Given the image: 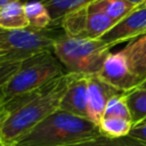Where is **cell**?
Wrapping results in <instances>:
<instances>
[{"instance_id": "1", "label": "cell", "mask_w": 146, "mask_h": 146, "mask_svg": "<svg viewBox=\"0 0 146 146\" xmlns=\"http://www.w3.org/2000/svg\"><path fill=\"white\" fill-rule=\"evenodd\" d=\"M68 73H65L42 87L30 100L14 111L0 132V140L11 145L42 120L59 108L60 100L67 89Z\"/></svg>"}, {"instance_id": "2", "label": "cell", "mask_w": 146, "mask_h": 146, "mask_svg": "<svg viewBox=\"0 0 146 146\" xmlns=\"http://www.w3.org/2000/svg\"><path fill=\"white\" fill-rule=\"evenodd\" d=\"M102 135L89 119L57 110L16 140L14 146H67Z\"/></svg>"}, {"instance_id": "3", "label": "cell", "mask_w": 146, "mask_h": 146, "mask_svg": "<svg viewBox=\"0 0 146 146\" xmlns=\"http://www.w3.org/2000/svg\"><path fill=\"white\" fill-rule=\"evenodd\" d=\"M106 43L98 40L73 38L64 34L52 48L66 73L95 75L98 74L105 59L111 54Z\"/></svg>"}, {"instance_id": "4", "label": "cell", "mask_w": 146, "mask_h": 146, "mask_svg": "<svg viewBox=\"0 0 146 146\" xmlns=\"http://www.w3.org/2000/svg\"><path fill=\"white\" fill-rule=\"evenodd\" d=\"M64 67L52 51L33 55L22 62L17 73L1 88L7 99L33 92L65 74Z\"/></svg>"}, {"instance_id": "5", "label": "cell", "mask_w": 146, "mask_h": 146, "mask_svg": "<svg viewBox=\"0 0 146 146\" xmlns=\"http://www.w3.org/2000/svg\"><path fill=\"white\" fill-rule=\"evenodd\" d=\"M64 34L60 25H50L46 29L27 26L19 30L0 27V36L8 49V54L3 57L11 60H24L39 52L52 51L55 42Z\"/></svg>"}, {"instance_id": "6", "label": "cell", "mask_w": 146, "mask_h": 146, "mask_svg": "<svg viewBox=\"0 0 146 146\" xmlns=\"http://www.w3.org/2000/svg\"><path fill=\"white\" fill-rule=\"evenodd\" d=\"M146 34V8L137 7L119 21L99 40L108 47Z\"/></svg>"}, {"instance_id": "7", "label": "cell", "mask_w": 146, "mask_h": 146, "mask_svg": "<svg viewBox=\"0 0 146 146\" xmlns=\"http://www.w3.org/2000/svg\"><path fill=\"white\" fill-rule=\"evenodd\" d=\"M97 75L123 92H129L139 86V81L130 72L127 60L121 51L114 54L111 52Z\"/></svg>"}, {"instance_id": "8", "label": "cell", "mask_w": 146, "mask_h": 146, "mask_svg": "<svg viewBox=\"0 0 146 146\" xmlns=\"http://www.w3.org/2000/svg\"><path fill=\"white\" fill-rule=\"evenodd\" d=\"M121 94L124 92L105 82L99 75H88V119L98 125L107 103Z\"/></svg>"}, {"instance_id": "9", "label": "cell", "mask_w": 146, "mask_h": 146, "mask_svg": "<svg viewBox=\"0 0 146 146\" xmlns=\"http://www.w3.org/2000/svg\"><path fill=\"white\" fill-rule=\"evenodd\" d=\"M67 89L60 100L59 110L88 119V75L68 73Z\"/></svg>"}, {"instance_id": "10", "label": "cell", "mask_w": 146, "mask_h": 146, "mask_svg": "<svg viewBox=\"0 0 146 146\" xmlns=\"http://www.w3.org/2000/svg\"><path fill=\"white\" fill-rule=\"evenodd\" d=\"M121 52L127 60L130 72L140 84L146 80V34L129 42Z\"/></svg>"}, {"instance_id": "11", "label": "cell", "mask_w": 146, "mask_h": 146, "mask_svg": "<svg viewBox=\"0 0 146 146\" xmlns=\"http://www.w3.org/2000/svg\"><path fill=\"white\" fill-rule=\"evenodd\" d=\"M29 26L25 2L15 0L0 7V27L3 30H19Z\"/></svg>"}, {"instance_id": "12", "label": "cell", "mask_w": 146, "mask_h": 146, "mask_svg": "<svg viewBox=\"0 0 146 146\" xmlns=\"http://www.w3.org/2000/svg\"><path fill=\"white\" fill-rule=\"evenodd\" d=\"M96 0H42L50 18L51 25H59L63 17L79 9L89 7Z\"/></svg>"}, {"instance_id": "13", "label": "cell", "mask_w": 146, "mask_h": 146, "mask_svg": "<svg viewBox=\"0 0 146 146\" xmlns=\"http://www.w3.org/2000/svg\"><path fill=\"white\" fill-rule=\"evenodd\" d=\"M135 8L136 7L127 0H96L88 7V10L102 11L117 23Z\"/></svg>"}, {"instance_id": "14", "label": "cell", "mask_w": 146, "mask_h": 146, "mask_svg": "<svg viewBox=\"0 0 146 146\" xmlns=\"http://www.w3.org/2000/svg\"><path fill=\"white\" fill-rule=\"evenodd\" d=\"M87 18L88 7L66 15L62 18L59 25L66 35L87 39Z\"/></svg>"}, {"instance_id": "15", "label": "cell", "mask_w": 146, "mask_h": 146, "mask_svg": "<svg viewBox=\"0 0 146 146\" xmlns=\"http://www.w3.org/2000/svg\"><path fill=\"white\" fill-rule=\"evenodd\" d=\"M116 23L102 11H89L87 18V39L98 40Z\"/></svg>"}, {"instance_id": "16", "label": "cell", "mask_w": 146, "mask_h": 146, "mask_svg": "<svg viewBox=\"0 0 146 146\" xmlns=\"http://www.w3.org/2000/svg\"><path fill=\"white\" fill-rule=\"evenodd\" d=\"M125 100L133 125L146 120V88L137 87L127 92Z\"/></svg>"}, {"instance_id": "17", "label": "cell", "mask_w": 146, "mask_h": 146, "mask_svg": "<svg viewBox=\"0 0 146 146\" xmlns=\"http://www.w3.org/2000/svg\"><path fill=\"white\" fill-rule=\"evenodd\" d=\"M25 13L29 26L35 29H46L51 25L50 15L42 0H29L25 2Z\"/></svg>"}, {"instance_id": "18", "label": "cell", "mask_w": 146, "mask_h": 146, "mask_svg": "<svg viewBox=\"0 0 146 146\" xmlns=\"http://www.w3.org/2000/svg\"><path fill=\"white\" fill-rule=\"evenodd\" d=\"M132 125L133 124L130 120L122 117H103L98 124L102 135L112 138L128 136Z\"/></svg>"}, {"instance_id": "19", "label": "cell", "mask_w": 146, "mask_h": 146, "mask_svg": "<svg viewBox=\"0 0 146 146\" xmlns=\"http://www.w3.org/2000/svg\"><path fill=\"white\" fill-rule=\"evenodd\" d=\"M67 146H146V143L137 140L130 136L112 138L104 135H99L91 139H87V140L67 145Z\"/></svg>"}, {"instance_id": "20", "label": "cell", "mask_w": 146, "mask_h": 146, "mask_svg": "<svg viewBox=\"0 0 146 146\" xmlns=\"http://www.w3.org/2000/svg\"><path fill=\"white\" fill-rule=\"evenodd\" d=\"M125 94L127 92L117 95L107 103L103 117H122V119H127L131 121L130 111H129V107L125 100Z\"/></svg>"}, {"instance_id": "21", "label": "cell", "mask_w": 146, "mask_h": 146, "mask_svg": "<svg viewBox=\"0 0 146 146\" xmlns=\"http://www.w3.org/2000/svg\"><path fill=\"white\" fill-rule=\"evenodd\" d=\"M23 60H11L0 57V89L17 73Z\"/></svg>"}, {"instance_id": "22", "label": "cell", "mask_w": 146, "mask_h": 146, "mask_svg": "<svg viewBox=\"0 0 146 146\" xmlns=\"http://www.w3.org/2000/svg\"><path fill=\"white\" fill-rule=\"evenodd\" d=\"M128 136H130L137 140H140L143 143H146V120L132 125Z\"/></svg>"}, {"instance_id": "23", "label": "cell", "mask_w": 146, "mask_h": 146, "mask_svg": "<svg viewBox=\"0 0 146 146\" xmlns=\"http://www.w3.org/2000/svg\"><path fill=\"white\" fill-rule=\"evenodd\" d=\"M9 115H10V111H9V106H8V100L5 97L2 90L0 89V132L2 130L3 124L8 120Z\"/></svg>"}, {"instance_id": "24", "label": "cell", "mask_w": 146, "mask_h": 146, "mask_svg": "<svg viewBox=\"0 0 146 146\" xmlns=\"http://www.w3.org/2000/svg\"><path fill=\"white\" fill-rule=\"evenodd\" d=\"M7 54H8V49H7L5 42L2 41V39H1V36H0V57L6 56Z\"/></svg>"}, {"instance_id": "25", "label": "cell", "mask_w": 146, "mask_h": 146, "mask_svg": "<svg viewBox=\"0 0 146 146\" xmlns=\"http://www.w3.org/2000/svg\"><path fill=\"white\" fill-rule=\"evenodd\" d=\"M127 1H128V2H130V3H132V5L137 8V7H139V6H140L145 0H127Z\"/></svg>"}, {"instance_id": "26", "label": "cell", "mask_w": 146, "mask_h": 146, "mask_svg": "<svg viewBox=\"0 0 146 146\" xmlns=\"http://www.w3.org/2000/svg\"><path fill=\"white\" fill-rule=\"evenodd\" d=\"M13 1H15V0H0V7L7 5V3H9V2H13Z\"/></svg>"}, {"instance_id": "27", "label": "cell", "mask_w": 146, "mask_h": 146, "mask_svg": "<svg viewBox=\"0 0 146 146\" xmlns=\"http://www.w3.org/2000/svg\"><path fill=\"white\" fill-rule=\"evenodd\" d=\"M138 87H140V88H146V80H144V81H143Z\"/></svg>"}, {"instance_id": "28", "label": "cell", "mask_w": 146, "mask_h": 146, "mask_svg": "<svg viewBox=\"0 0 146 146\" xmlns=\"http://www.w3.org/2000/svg\"><path fill=\"white\" fill-rule=\"evenodd\" d=\"M139 7H141V8H146V0H145V1L139 6Z\"/></svg>"}, {"instance_id": "29", "label": "cell", "mask_w": 146, "mask_h": 146, "mask_svg": "<svg viewBox=\"0 0 146 146\" xmlns=\"http://www.w3.org/2000/svg\"><path fill=\"white\" fill-rule=\"evenodd\" d=\"M0 146H6V144H3V143L0 140Z\"/></svg>"}, {"instance_id": "30", "label": "cell", "mask_w": 146, "mask_h": 146, "mask_svg": "<svg viewBox=\"0 0 146 146\" xmlns=\"http://www.w3.org/2000/svg\"><path fill=\"white\" fill-rule=\"evenodd\" d=\"M21 1H23V2H24V1H25V2H26V1H29V0H21Z\"/></svg>"}, {"instance_id": "31", "label": "cell", "mask_w": 146, "mask_h": 146, "mask_svg": "<svg viewBox=\"0 0 146 146\" xmlns=\"http://www.w3.org/2000/svg\"><path fill=\"white\" fill-rule=\"evenodd\" d=\"M6 146H14V145H6Z\"/></svg>"}]
</instances>
